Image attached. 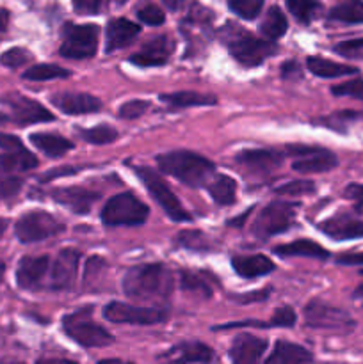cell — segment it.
<instances>
[{
    "mask_svg": "<svg viewBox=\"0 0 363 364\" xmlns=\"http://www.w3.org/2000/svg\"><path fill=\"white\" fill-rule=\"evenodd\" d=\"M123 290L128 297L139 301L167 299L173 291V276L160 263L132 267L123 277Z\"/></svg>",
    "mask_w": 363,
    "mask_h": 364,
    "instance_id": "obj_1",
    "label": "cell"
},
{
    "mask_svg": "<svg viewBox=\"0 0 363 364\" xmlns=\"http://www.w3.org/2000/svg\"><path fill=\"white\" fill-rule=\"evenodd\" d=\"M157 164L164 173L177 178L189 187H201L210 183L214 164L205 156L192 151H171L157 156Z\"/></svg>",
    "mask_w": 363,
    "mask_h": 364,
    "instance_id": "obj_2",
    "label": "cell"
},
{
    "mask_svg": "<svg viewBox=\"0 0 363 364\" xmlns=\"http://www.w3.org/2000/svg\"><path fill=\"white\" fill-rule=\"evenodd\" d=\"M91 308L78 309L63 318V329L75 343L85 348H102L114 341L112 334L107 333L100 323L91 318Z\"/></svg>",
    "mask_w": 363,
    "mask_h": 364,
    "instance_id": "obj_3",
    "label": "cell"
},
{
    "mask_svg": "<svg viewBox=\"0 0 363 364\" xmlns=\"http://www.w3.org/2000/svg\"><path fill=\"white\" fill-rule=\"evenodd\" d=\"M148 215V206L128 192L114 196L102 210V220L107 226H141Z\"/></svg>",
    "mask_w": 363,
    "mask_h": 364,
    "instance_id": "obj_4",
    "label": "cell"
},
{
    "mask_svg": "<svg viewBox=\"0 0 363 364\" xmlns=\"http://www.w3.org/2000/svg\"><path fill=\"white\" fill-rule=\"evenodd\" d=\"M228 50L237 63L251 68L260 66L267 57H273L278 52V46L273 41H263L238 28L228 38Z\"/></svg>",
    "mask_w": 363,
    "mask_h": 364,
    "instance_id": "obj_5",
    "label": "cell"
},
{
    "mask_svg": "<svg viewBox=\"0 0 363 364\" xmlns=\"http://www.w3.org/2000/svg\"><path fill=\"white\" fill-rule=\"evenodd\" d=\"M98 34L100 28L93 23L64 25L60 55L68 59H89L98 48Z\"/></svg>",
    "mask_w": 363,
    "mask_h": 364,
    "instance_id": "obj_6",
    "label": "cell"
},
{
    "mask_svg": "<svg viewBox=\"0 0 363 364\" xmlns=\"http://www.w3.org/2000/svg\"><path fill=\"white\" fill-rule=\"evenodd\" d=\"M135 174L141 178L146 191H148L149 194H152V198L159 203V206L167 213L169 219L177 220V223H187V220H191V215L185 212V208L180 205V201H178L177 196L173 194V191L167 187L166 181H164L155 171L148 169V167H135Z\"/></svg>",
    "mask_w": 363,
    "mask_h": 364,
    "instance_id": "obj_7",
    "label": "cell"
},
{
    "mask_svg": "<svg viewBox=\"0 0 363 364\" xmlns=\"http://www.w3.org/2000/svg\"><path fill=\"white\" fill-rule=\"evenodd\" d=\"M295 208H298V205H294V203L283 201H274L267 205L253 224V235L263 240V238H270L274 235L287 231L294 224Z\"/></svg>",
    "mask_w": 363,
    "mask_h": 364,
    "instance_id": "obj_8",
    "label": "cell"
},
{
    "mask_svg": "<svg viewBox=\"0 0 363 364\" xmlns=\"http://www.w3.org/2000/svg\"><path fill=\"white\" fill-rule=\"evenodd\" d=\"M60 231H64V224L50 215L48 212H41V210H34V212L21 215L14 226L18 240L23 244L46 240V238L59 235Z\"/></svg>",
    "mask_w": 363,
    "mask_h": 364,
    "instance_id": "obj_9",
    "label": "cell"
},
{
    "mask_svg": "<svg viewBox=\"0 0 363 364\" xmlns=\"http://www.w3.org/2000/svg\"><path fill=\"white\" fill-rule=\"evenodd\" d=\"M306 326L313 329H331V331H347L354 327V320L335 306L326 304L320 301H312L305 308Z\"/></svg>",
    "mask_w": 363,
    "mask_h": 364,
    "instance_id": "obj_10",
    "label": "cell"
},
{
    "mask_svg": "<svg viewBox=\"0 0 363 364\" xmlns=\"http://www.w3.org/2000/svg\"><path fill=\"white\" fill-rule=\"evenodd\" d=\"M103 316L112 323H135V326H153L166 320V311L157 308H139L125 302H110L103 308Z\"/></svg>",
    "mask_w": 363,
    "mask_h": 364,
    "instance_id": "obj_11",
    "label": "cell"
},
{
    "mask_svg": "<svg viewBox=\"0 0 363 364\" xmlns=\"http://www.w3.org/2000/svg\"><path fill=\"white\" fill-rule=\"evenodd\" d=\"M214 350L201 341H182L159 355L160 364H209Z\"/></svg>",
    "mask_w": 363,
    "mask_h": 364,
    "instance_id": "obj_12",
    "label": "cell"
},
{
    "mask_svg": "<svg viewBox=\"0 0 363 364\" xmlns=\"http://www.w3.org/2000/svg\"><path fill=\"white\" fill-rule=\"evenodd\" d=\"M319 230L333 240H354L363 237V219H359L356 212L337 213L331 219L320 223Z\"/></svg>",
    "mask_w": 363,
    "mask_h": 364,
    "instance_id": "obj_13",
    "label": "cell"
},
{
    "mask_svg": "<svg viewBox=\"0 0 363 364\" xmlns=\"http://www.w3.org/2000/svg\"><path fill=\"white\" fill-rule=\"evenodd\" d=\"M4 102L9 105L11 112H13V119L20 124L53 121L52 112H48V110L41 105V103L34 102V100L27 98V96L11 95V96H7Z\"/></svg>",
    "mask_w": 363,
    "mask_h": 364,
    "instance_id": "obj_14",
    "label": "cell"
},
{
    "mask_svg": "<svg viewBox=\"0 0 363 364\" xmlns=\"http://www.w3.org/2000/svg\"><path fill=\"white\" fill-rule=\"evenodd\" d=\"M173 48V41L167 36H157V38L146 41L142 48L130 57V63L141 68L162 66L169 60Z\"/></svg>",
    "mask_w": 363,
    "mask_h": 364,
    "instance_id": "obj_15",
    "label": "cell"
},
{
    "mask_svg": "<svg viewBox=\"0 0 363 364\" xmlns=\"http://www.w3.org/2000/svg\"><path fill=\"white\" fill-rule=\"evenodd\" d=\"M50 102L53 107L70 116H78V114H91L102 109V102L96 96L88 95V92H56L52 95Z\"/></svg>",
    "mask_w": 363,
    "mask_h": 364,
    "instance_id": "obj_16",
    "label": "cell"
},
{
    "mask_svg": "<svg viewBox=\"0 0 363 364\" xmlns=\"http://www.w3.org/2000/svg\"><path fill=\"white\" fill-rule=\"evenodd\" d=\"M53 201L59 203L64 208L71 210L77 215H85L98 201V194L82 187H60L52 192Z\"/></svg>",
    "mask_w": 363,
    "mask_h": 364,
    "instance_id": "obj_17",
    "label": "cell"
},
{
    "mask_svg": "<svg viewBox=\"0 0 363 364\" xmlns=\"http://www.w3.org/2000/svg\"><path fill=\"white\" fill-rule=\"evenodd\" d=\"M80 252L77 249H63L57 255L52 267V288L53 290H66L73 284L78 272Z\"/></svg>",
    "mask_w": 363,
    "mask_h": 364,
    "instance_id": "obj_18",
    "label": "cell"
},
{
    "mask_svg": "<svg viewBox=\"0 0 363 364\" xmlns=\"http://www.w3.org/2000/svg\"><path fill=\"white\" fill-rule=\"evenodd\" d=\"M267 341L253 334H238L230 348V359L233 364H260Z\"/></svg>",
    "mask_w": 363,
    "mask_h": 364,
    "instance_id": "obj_19",
    "label": "cell"
},
{
    "mask_svg": "<svg viewBox=\"0 0 363 364\" xmlns=\"http://www.w3.org/2000/svg\"><path fill=\"white\" fill-rule=\"evenodd\" d=\"M48 256H25L20 259L16 269L18 287L23 290H34L41 284L46 270H48Z\"/></svg>",
    "mask_w": 363,
    "mask_h": 364,
    "instance_id": "obj_20",
    "label": "cell"
},
{
    "mask_svg": "<svg viewBox=\"0 0 363 364\" xmlns=\"http://www.w3.org/2000/svg\"><path fill=\"white\" fill-rule=\"evenodd\" d=\"M338 160L327 149H317V148H305L302 155L292 164V169L298 173H324V171H331L337 167Z\"/></svg>",
    "mask_w": 363,
    "mask_h": 364,
    "instance_id": "obj_21",
    "label": "cell"
},
{
    "mask_svg": "<svg viewBox=\"0 0 363 364\" xmlns=\"http://www.w3.org/2000/svg\"><path fill=\"white\" fill-rule=\"evenodd\" d=\"M141 32V27L134 21L127 20V18H116L110 20L107 25V52H116V50L125 48L130 45Z\"/></svg>",
    "mask_w": 363,
    "mask_h": 364,
    "instance_id": "obj_22",
    "label": "cell"
},
{
    "mask_svg": "<svg viewBox=\"0 0 363 364\" xmlns=\"http://www.w3.org/2000/svg\"><path fill=\"white\" fill-rule=\"evenodd\" d=\"M312 352L290 341H276L265 364H312Z\"/></svg>",
    "mask_w": 363,
    "mask_h": 364,
    "instance_id": "obj_23",
    "label": "cell"
},
{
    "mask_svg": "<svg viewBox=\"0 0 363 364\" xmlns=\"http://www.w3.org/2000/svg\"><path fill=\"white\" fill-rule=\"evenodd\" d=\"M231 267H233V270L238 276L246 277V279H255V277L267 276V274H270L276 269L273 259L263 255L235 256L231 259Z\"/></svg>",
    "mask_w": 363,
    "mask_h": 364,
    "instance_id": "obj_24",
    "label": "cell"
},
{
    "mask_svg": "<svg viewBox=\"0 0 363 364\" xmlns=\"http://www.w3.org/2000/svg\"><path fill=\"white\" fill-rule=\"evenodd\" d=\"M237 162L249 167L256 173H269L276 169L281 164V156L269 149H253V151H242L237 155Z\"/></svg>",
    "mask_w": 363,
    "mask_h": 364,
    "instance_id": "obj_25",
    "label": "cell"
},
{
    "mask_svg": "<svg viewBox=\"0 0 363 364\" xmlns=\"http://www.w3.org/2000/svg\"><path fill=\"white\" fill-rule=\"evenodd\" d=\"M274 255L283 256V258H292V256H302V258H315V259H326L330 256V252L319 245L313 240H306V238H301V240H295L292 244L278 245V247L273 249Z\"/></svg>",
    "mask_w": 363,
    "mask_h": 364,
    "instance_id": "obj_26",
    "label": "cell"
},
{
    "mask_svg": "<svg viewBox=\"0 0 363 364\" xmlns=\"http://www.w3.org/2000/svg\"><path fill=\"white\" fill-rule=\"evenodd\" d=\"M31 142L39 151L45 153L46 156H52V159L63 156L64 153L73 149V142L57 134H32Z\"/></svg>",
    "mask_w": 363,
    "mask_h": 364,
    "instance_id": "obj_27",
    "label": "cell"
},
{
    "mask_svg": "<svg viewBox=\"0 0 363 364\" xmlns=\"http://www.w3.org/2000/svg\"><path fill=\"white\" fill-rule=\"evenodd\" d=\"M306 64H308V70L320 78H338L345 77V75H354L358 71L354 66L335 63V60L322 59V57H310Z\"/></svg>",
    "mask_w": 363,
    "mask_h": 364,
    "instance_id": "obj_28",
    "label": "cell"
},
{
    "mask_svg": "<svg viewBox=\"0 0 363 364\" xmlns=\"http://www.w3.org/2000/svg\"><path fill=\"white\" fill-rule=\"evenodd\" d=\"M166 105L173 107V109H185V107H203V105H214L216 98L210 95H201L196 91H178L169 92V95L160 96Z\"/></svg>",
    "mask_w": 363,
    "mask_h": 364,
    "instance_id": "obj_29",
    "label": "cell"
},
{
    "mask_svg": "<svg viewBox=\"0 0 363 364\" xmlns=\"http://www.w3.org/2000/svg\"><path fill=\"white\" fill-rule=\"evenodd\" d=\"M209 192L217 205H233L235 194H237V183H235L233 178L224 176V174H217V176H214L212 180H210Z\"/></svg>",
    "mask_w": 363,
    "mask_h": 364,
    "instance_id": "obj_30",
    "label": "cell"
},
{
    "mask_svg": "<svg viewBox=\"0 0 363 364\" xmlns=\"http://www.w3.org/2000/svg\"><path fill=\"white\" fill-rule=\"evenodd\" d=\"M287 27L288 23L285 14L281 13L280 7L273 6L269 11H267L265 20H263L262 25H260V32H262L269 41H274V39L281 38V36L287 32Z\"/></svg>",
    "mask_w": 363,
    "mask_h": 364,
    "instance_id": "obj_31",
    "label": "cell"
},
{
    "mask_svg": "<svg viewBox=\"0 0 363 364\" xmlns=\"http://www.w3.org/2000/svg\"><path fill=\"white\" fill-rule=\"evenodd\" d=\"M38 166V159L31 151L6 153L0 155V173H13V171H28Z\"/></svg>",
    "mask_w": 363,
    "mask_h": 364,
    "instance_id": "obj_32",
    "label": "cell"
},
{
    "mask_svg": "<svg viewBox=\"0 0 363 364\" xmlns=\"http://www.w3.org/2000/svg\"><path fill=\"white\" fill-rule=\"evenodd\" d=\"M330 18L342 23H363V0H347L338 4L331 9Z\"/></svg>",
    "mask_w": 363,
    "mask_h": 364,
    "instance_id": "obj_33",
    "label": "cell"
},
{
    "mask_svg": "<svg viewBox=\"0 0 363 364\" xmlns=\"http://www.w3.org/2000/svg\"><path fill=\"white\" fill-rule=\"evenodd\" d=\"M77 135L89 144H109L117 139V132L109 124H98L93 128H78Z\"/></svg>",
    "mask_w": 363,
    "mask_h": 364,
    "instance_id": "obj_34",
    "label": "cell"
},
{
    "mask_svg": "<svg viewBox=\"0 0 363 364\" xmlns=\"http://www.w3.org/2000/svg\"><path fill=\"white\" fill-rule=\"evenodd\" d=\"M70 71L64 70V68L57 66V64H36V66L28 68L23 73L25 80H34V82H43V80H52V78H66L70 77Z\"/></svg>",
    "mask_w": 363,
    "mask_h": 364,
    "instance_id": "obj_35",
    "label": "cell"
},
{
    "mask_svg": "<svg viewBox=\"0 0 363 364\" xmlns=\"http://www.w3.org/2000/svg\"><path fill=\"white\" fill-rule=\"evenodd\" d=\"M287 7L301 23L313 21L320 11V4L317 0H287Z\"/></svg>",
    "mask_w": 363,
    "mask_h": 364,
    "instance_id": "obj_36",
    "label": "cell"
},
{
    "mask_svg": "<svg viewBox=\"0 0 363 364\" xmlns=\"http://www.w3.org/2000/svg\"><path fill=\"white\" fill-rule=\"evenodd\" d=\"M228 6L237 16L255 20L263 7V0H228Z\"/></svg>",
    "mask_w": 363,
    "mask_h": 364,
    "instance_id": "obj_37",
    "label": "cell"
},
{
    "mask_svg": "<svg viewBox=\"0 0 363 364\" xmlns=\"http://www.w3.org/2000/svg\"><path fill=\"white\" fill-rule=\"evenodd\" d=\"M335 96H347V98L362 100L363 102V78H354V80L344 82L340 85H335L331 89Z\"/></svg>",
    "mask_w": 363,
    "mask_h": 364,
    "instance_id": "obj_38",
    "label": "cell"
},
{
    "mask_svg": "<svg viewBox=\"0 0 363 364\" xmlns=\"http://www.w3.org/2000/svg\"><path fill=\"white\" fill-rule=\"evenodd\" d=\"M315 191V185L312 181L306 180H298V181H288V183L281 185V187L276 188V194L280 196H301V194H310V192Z\"/></svg>",
    "mask_w": 363,
    "mask_h": 364,
    "instance_id": "obj_39",
    "label": "cell"
},
{
    "mask_svg": "<svg viewBox=\"0 0 363 364\" xmlns=\"http://www.w3.org/2000/svg\"><path fill=\"white\" fill-rule=\"evenodd\" d=\"M182 288L187 291H196V294H203L205 297H210L212 295V290L209 288V284L203 279H199V276L191 272H182Z\"/></svg>",
    "mask_w": 363,
    "mask_h": 364,
    "instance_id": "obj_40",
    "label": "cell"
},
{
    "mask_svg": "<svg viewBox=\"0 0 363 364\" xmlns=\"http://www.w3.org/2000/svg\"><path fill=\"white\" fill-rule=\"evenodd\" d=\"M148 107L149 102H146V100H130V102L123 103L120 107V117H123V119H137L148 110Z\"/></svg>",
    "mask_w": 363,
    "mask_h": 364,
    "instance_id": "obj_41",
    "label": "cell"
},
{
    "mask_svg": "<svg viewBox=\"0 0 363 364\" xmlns=\"http://www.w3.org/2000/svg\"><path fill=\"white\" fill-rule=\"evenodd\" d=\"M110 0H73V7L78 14H100L105 11ZM123 2V0H117Z\"/></svg>",
    "mask_w": 363,
    "mask_h": 364,
    "instance_id": "obj_42",
    "label": "cell"
},
{
    "mask_svg": "<svg viewBox=\"0 0 363 364\" xmlns=\"http://www.w3.org/2000/svg\"><path fill=\"white\" fill-rule=\"evenodd\" d=\"M28 60H31V53L23 48H11L4 52L2 57H0V63L7 68H20L25 63H28Z\"/></svg>",
    "mask_w": 363,
    "mask_h": 364,
    "instance_id": "obj_43",
    "label": "cell"
},
{
    "mask_svg": "<svg viewBox=\"0 0 363 364\" xmlns=\"http://www.w3.org/2000/svg\"><path fill=\"white\" fill-rule=\"evenodd\" d=\"M335 52L340 53V55L344 57H351V59L363 57V38L349 39V41L338 43V45L335 46Z\"/></svg>",
    "mask_w": 363,
    "mask_h": 364,
    "instance_id": "obj_44",
    "label": "cell"
},
{
    "mask_svg": "<svg viewBox=\"0 0 363 364\" xmlns=\"http://www.w3.org/2000/svg\"><path fill=\"white\" fill-rule=\"evenodd\" d=\"M137 18L142 21V23L153 25V27H155V25H162L164 20H166L162 9H159L157 6H146L142 7V9H139Z\"/></svg>",
    "mask_w": 363,
    "mask_h": 364,
    "instance_id": "obj_45",
    "label": "cell"
},
{
    "mask_svg": "<svg viewBox=\"0 0 363 364\" xmlns=\"http://www.w3.org/2000/svg\"><path fill=\"white\" fill-rule=\"evenodd\" d=\"M23 181L14 176H0V199L14 198L21 191Z\"/></svg>",
    "mask_w": 363,
    "mask_h": 364,
    "instance_id": "obj_46",
    "label": "cell"
},
{
    "mask_svg": "<svg viewBox=\"0 0 363 364\" xmlns=\"http://www.w3.org/2000/svg\"><path fill=\"white\" fill-rule=\"evenodd\" d=\"M295 323V313L292 308H280L274 311L269 327H292Z\"/></svg>",
    "mask_w": 363,
    "mask_h": 364,
    "instance_id": "obj_47",
    "label": "cell"
},
{
    "mask_svg": "<svg viewBox=\"0 0 363 364\" xmlns=\"http://www.w3.org/2000/svg\"><path fill=\"white\" fill-rule=\"evenodd\" d=\"M344 196L351 201H354L356 213H363V185L362 183H351L345 187Z\"/></svg>",
    "mask_w": 363,
    "mask_h": 364,
    "instance_id": "obj_48",
    "label": "cell"
},
{
    "mask_svg": "<svg viewBox=\"0 0 363 364\" xmlns=\"http://www.w3.org/2000/svg\"><path fill=\"white\" fill-rule=\"evenodd\" d=\"M0 149H4L7 153H20L25 151V146L21 144V141L16 135L0 134Z\"/></svg>",
    "mask_w": 363,
    "mask_h": 364,
    "instance_id": "obj_49",
    "label": "cell"
},
{
    "mask_svg": "<svg viewBox=\"0 0 363 364\" xmlns=\"http://www.w3.org/2000/svg\"><path fill=\"white\" fill-rule=\"evenodd\" d=\"M180 244L185 245V247L189 249H203L205 245H203V242H205V238L201 237L199 233H196V231H184V233H180Z\"/></svg>",
    "mask_w": 363,
    "mask_h": 364,
    "instance_id": "obj_50",
    "label": "cell"
},
{
    "mask_svg": "<svg viewBox=\"0 0 363 364\" xmlns=\"http://www.w3.org/2000/svg\"><path fill=\"white\" fill-rule=\"evenodd\" d=\"M356 117H358V114L354 112V110H342V112H337V114H333V116L331 117H327L326 119V123L330 124V128H337L338 127V123H347V121H352V119H356Z\"/></svg>",
    "mask_w": 363,
    "mask_h": 364,
    "instance_id": "obj_51",
    "label": "cell"
},
{
    "mask_svg": "<svg viewBox=\"0 0 363 364\" xmlns=\"http://www.w3.org/2000/svg\"><path fill=\"white\" fill-rule=\"evenodd\" d=\"M281 77L287 78V80H290V78H295V77H301V68H299V64L295 63V60H288V63H285L283 66H281Z\"/></svg>",
    "mask_w": 363,
    "mask_h": 364,
    "instance_id": "obj_52",
    "label": "cell"
},
{
    "mask_svg": "<svg viewBox=\"0 0 363 364\" xmlns=\"http://www.w3.org/2000/svg\"><path fill=\"white\" fill-rule=\"evenodd\" d=\"M337 263L340 265H363V252H345L338 256Z\"/></svg>",
    "mask_w": 363,
    "mask_h": 364,
    "instance_id": "obj_53",
    "label": "cell"
},
{
    "mask_svg": "<svg viewBox=\"0 0 363 364\" xmlns=\"http://www.w3.org/2000/svg\"><path fill=\"white\" fill-rule=\"evenodd\" d=\"M36 364H78L77 361H71V359H56V358H43L38 359Z\"/></svg>",
    "mask_w": 363,
    "mask_h": 364,
    "instance_id": "obj_54",
    "label": "cell"
},
{
    "mask_svg": "<svg viewBox=\"0 0 363 364\" xmlns=\"http://www.w3.org/2000/svg\"><path fill=\"white\" fill-rule=\"evenodd\" d=\"M7 23H9V11L0 9V34H4V32H6Z\"/></svg>",
    "mask_w": 363,
    "mask_h": 364,
    "instance_id": "obj_55",
    "label": "cell"
},
{
    "mask_svg": "<svg viewBox=\"0 0 363 364\" xmlns=\"http://www.w3.org/2000/svg\"><path fill=\"white\" fill-rule=\"evenodd\" d=\"M184 2H185V0H164V4L167 6V9H171V11L180 9L182 4H184Z\"/></svg>",
    "mask_w": 363,
    "mask_h": 364,
    "instance_id": "obj_56",
    "label": "cell"
},
{
    "mask_svg": "<svg viewBox=\"0 0 363 364\" xmlns=\"http://www.w3.org/2000/svg\"><path fill=\"white\" fill-rule=\"evenodd\" d=\"M359 274H362V277H363V270ZM352 297H354V299H362L363 297V283H359V287L356 288L354 291H352Z\"/></svg>",
    "mask_w": 363,
    "mask_h": 364,
    "instance_id": "obj_57",
    "label": "cell"
},
{
    "mask_svg": "<svg viewBox=\"0 0 363 364\" xmlns=\"http://www.w3.org/2000/svg\"><path fill=\"white\" fill-rule=\"evenodd\" d=\"M98 364H132V363H125L121 361V359H103V361H100Z\"/></svg>",
    "mask_w": 363,
    "mask_h": 364,
    "instance_id": "obj_58",
    "label": "cell"
},
{
    "mask_svg": "<svg viewBox=\"0 0 363 364\" xmlns=\"http://www.w3.org/2000/svg\"><path fill=\"white\" fill-rule=\"evenodd\" d=\"M6 230H7V220L0 219V238H2V235L6 233Z\"/></svg>",
    "mask_w": 363,
    "mask_h": 364,
    "instance_id": "obj_59",
    "label": "cell"
},
{
    "mask_svg": "<svg viewBox=\"0 0 363 364\" xmlns=\"http://www.w3.org/2000/svg\"><path fill=\"white\" fill-rule=\"evenodd\" d=\"M4 272H6V265H4L2 262H0V279L4 277Z\"/></svg>",
    "mask_w": 363,
    "mask_h": 364,
    "instance_id": "obj_60",
    "label": "cell"
},
{
    "mask_svg": "<svg viewBox=\"0 0 363 364\" xmlns=\"http://www.w3.org/2000/svg\"><path fill=\"white\" fill-rule=\"evenodd\" d=\"M7 117L6 116H2V114H0V123H2V121H6Z\"/></svg>",
    "mask_w": 363,
    "mask_h": 364,
    "instance_id": "obj_61",
    "label": "cell"
}]
</instances>
